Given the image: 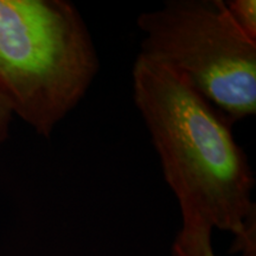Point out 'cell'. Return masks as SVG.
Returning a JSON list of instances; mask_svg holds the SVG:
<instances>
[{
    "label": "cell",
    "instance_id": "3957f363",
    "mask_svg": "<svg viewBox=\"0 0 256 256\" xmlns=\"http://www.w3.org/2000/svg\"><path fill=\"white\" fill-rule=\"evenodd\" d=\"M139 55L182 75L232 124L256 112V40L223 0H168L138 17Z\"/></svg>",
    "mask_w": 256,
    "mask_h": 256
},
{
    "label": "cell",
    "instance_id": "5b68a950",
    "mask_svg": "<svg viewBox=\"0 0 256 256\" xmlns=\"http://www.w3.org/2000/svg\"><path fill=\"white\" fill-rule=\"evenodd\" d=\"M226 5L238 28L252 40H256L255 0H230L226 2Z\"/></svg>",
    "mask_w": 256,
    "mask_h": 256
},
{
    "label": "cell",
    "instance_id": "277c9868",
    "mask_svg": "<svg viewBox=\"0 0 256 256\" xmlns=\"http://www.w3.org/2000/svg\"><path fill=\"white\" fill-rule=\"evenodd\" d=\"M182 229L172 244V256H217L212 248L214 229L209 224L197 217H182Z\"/></svg>",
    "mask_w": 256,
    "mask_h": 256
},
{
    "label": "cell",
    "instance_id": "7a4b0ae2",
    "mask_svg": "<svg viewBox=\"0 0 256 256\" xmlns=\"http://www.w3.org/2000/svg\"><path fill=\"white\" fill-rule=\"evenodd\" d=\"M100 60L66 0H0V92L14 114L50 136L90 88Z\"/></svg>",
    "mask_w": 256,
    "mask_h": 256
},
{
    "label": "cell",
    "instance_id": "6da1fadb",
    "mask_svg": "<svg viewBox=\"0 0 256 256\" xmlns=\"http://www.w3.org/2000/svg\"><path fill=\"white\" fill-rule=\"evenodd\" d=\"M132 78L134 102L182 217L232 232L243 254H256L255 177L232 124L168 66L138 55Z\"/></svg>",
    "mask_w": 256,
    "mask_h": 256
},
{
    "label": "cell",
    "instance_id": "8992f818",
    "mask_svg": "<svg viewBox=\"0 0 256 256\" xmlns=\"http://www.w3.org/2000/svg\"><path fill=\"white\" fill-rule=\"evenodd\" d=\"M12 115H14V110H12L11 106L4 98V95L0 92V144L8 138Z\"/></svg>",
    "mask_w": 256,
    "mask_h": 256
}]
</instances>
